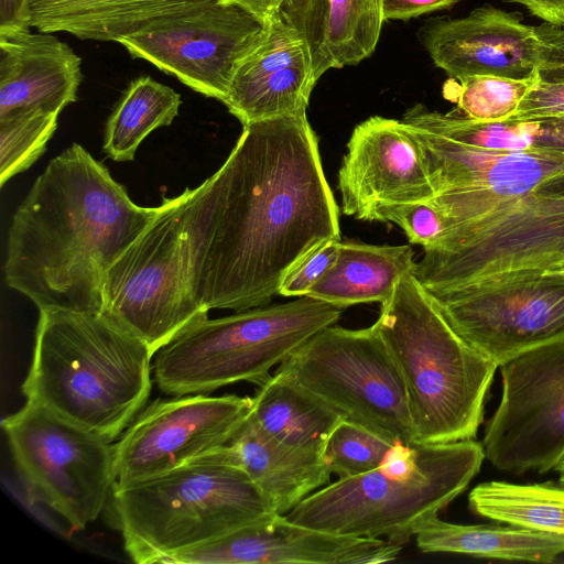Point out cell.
I'll use <instances>...</instances> for the list:
<instances>
[{"mask_svg":"<svg viewBox=\"0 0 564 564\" xmlns=\"http://www.w3.org/2000/svg\"><path fill=\"white\" fill-rule=\"evenodd\" d=\"M204 182L197 297L208 311L267 305L300 259L340 240L338 206L306 111L243 126Z\"/></svg>","mask_w":564,"mask_h":564,"instance_id":"1","label":"cell"},{"mask_svg":"<svg viewBox=\"0 0 564 564\" xmlns=\"http://www.w3.org/2000/svg\"><path fill=\"white\" fill-rule=\"evenodd\" d=\"M163 207L134 204L107 166L73 143L12 217L6 282L39 311L99 313L108 270Z\"/></svg>","mask_w":564,"mask_h":564,"instance_id":"2","label":"cell"},{"mask_svg":"<svg viewBox=\"0 0 564 564\" xmlns=\"http://www.w3.org/2000/svg\"><path fill=\"white\" fill-rule=\"evenodd\" d=\"M153 356L100 313L41 310L21 390L28 402L115 442L148 402Z\"/></svg>","mask_w":564,"mask_h":564,"instance_id":"3","label":"cell"},{"mask_svg":"<svg viewBox=\"0 0 564 564\" xmlns=\"http://www.w3.org/2000/svg\"><path fill=\"white\" fill-rule=\"evenodd\" d=\"M375 325L403 376L417 442L474 440L498 366L454 330L413 271Z\"/></svg>","mask_w":564,"mask_h":564,"instance_id":"4","label":"cell"},{"mask_svg":"<svg viewBox=\"0 0 564 564\" xmlns=\"http://www.w3.org/2000/svg\"><path fill=\"white\" fill-rule=\"evenodd\" d=\"M109 509L139 564L217 540L276 513L227 445L144 480L115 482Z\"/></svg>","mask_w":564,"mask_h":564,"instance_id":"5","label":"cell"},{"mask_svg":"<svg viewBox=\"0 0 564 564\" xmlns=\"http://www.w3.org/2000/svg\"><path fill=\"white\" fill-rule=\"evenodd\" d=\"M485 458L482 443L474 440L419 443L412 468L382 462L373 470L322 487L285 517L316 530L402 546L417 525L466 490Z\"/></svg>","mask_w":564,"mask_h":564,"instance_id":"6","label":"cell"},{"mask_svg":"<svg viewBox=\"0 0 564 564\" xmlns=\"http://www.w3.org/2000/svg\"><path fill=\"white\" fill-rule=\"evenodd\" d=\"M202 184L164 207L107 272L100 314L158 350L208 318L198 301L197 210Z\"/></svg>","mask_w":564,"mask_h":564,"instance_id":"7","label":"cell"},{"mask_svg":"<svg viewBox=\"0 0 564 564\" xmlns=\"http://www.w3.org/2000/svg\"><path fill=\"white\" fill-rule=\"evenodd\" d=\"M344 308L310 296L263 305L200 321L155 354L153 377L173 397L208 394L247 381L258 386L296 348L324 327L334 325Z\"/></svg>","mask_w":564,"mask_h":564,"instance_id":"8","label":"cell"},{"mask_svg":"<svg viewBox=\"0 0 564 564\" xmlns=\"http://www.w3.org/2000/svg\"><path fill=\"white\" fill-rule=\"evenodd\" d=\"M344 419L406 443H419L403 376L376 325H329L296 348L278 369Z\"/></svg>","mask_w":564,"mask_h":564,"instance_id":"9","label":"cell"},{"mask_svg":"<svg viewBox=\"0 0 564 564\" xmlns=\"http://www.w3.org/2000/svg\"><path fill=\"white\" fill-rule=\"evenodd\" d=\"M564 257V196L531 192L457 221L413 274L429 291L523 269L546 270Z\"/></svg>","mask_w":564,"mask_h":564,"instance_id":"10","label":"cell"},{"mask_svg":"<svg viewBox=\"0 0 564 564\" xmlns=\"http://www.w3.org/2000/svg\"><path fill=\"white\" fill-rule=\"evenodd\" d=\"M2 427L39 499L76 530L97 519L117 480L112 442L28 401Z\"/></svg>","mask_w":564,"mask_h":564,"instance_id":"11","label":"cell"},{"mask_svg":"<svg viewBox=\"0 0 564 564\" xmlns=\"http://www.w3.org/2000/svg\"><path fill=\"white\" fill-rule=\"evenodd\" d=\"M454 330L498 367L564 339V279L523 269L430 292Z\"/></svg>","mask_w":564,"mask_h":564,"instance_id":"12","label":"cell"},{"mask_svg":"<svg viewBox=\"0 0 564 564\" xmlns=\"http://www.w3.org/2000/svg\"><path fill=\"white\" fill-rule=\"evenodd\" d=\"M500 402L482 446L501 471L544 474L564 457V339L503 362Z\"/></svg>","mask_w":564,"mask_h":564,"instance_id":"13","label":"cell"},{"mask_svg":"<svg viewBox=\"0 0 564 564\" xmlns=\"http://www.w3.org/2000/svg\"><path fill=\"white\" fill-rule=\"evenodd\" d=\"M265 21L221 0H203L117 41L133 58L150 62L193 90L221 102L239 61Z\"/></svg>","mask_w":564,"mask_h":564,"instance_id":"14","label":"cell"},{"mask_svg":"<svg viewBox=\"0 0 564 564\" xmlns=\"http://www.w3.org/2000/svg\"><path fill=\"white\" fill-rule=\"evenodd\" d=\"M251 409V397L235 394L154 400L113 444L116 484L144 480L227 445Z\"/></svg>","mask_w":564,"mask_h":564,"instance_id":"15","label":"cell"},{"mask_svg":"<svg viewBox=\"0 0 564 564\" xmlns=\"http://www.w3.org/2000/svg\"><path fill=\"white\" fill-rule=\"evenodd\" d=\"M409 126L436 192L430 202L449 226L534 192L564 171L561 151L538 147L523 151L486 150Z\"/></svg>","mask_w":564,"mask_h":564,"instance_id":"16","label":"cell"},{"mask_svg":"<svg viewBox=\"0 0 564 564\" xmlns=\"http://www.w3.org/2000/svg\"><path fill=\"white\" fill-rule=\"evenodd\" d=\"M338 187L343 213L359 220L381 204L430 202L436 195L410 126L380 116L354 129Z\"/></svg>","mask_w":564,"mask_h":564,"instance_id":"17","label":"cell"},{"mask_svg":"<svg viewBox=\"0 0 564 564\" xmlns=\"http://www.w3.org/2000/svg\"><path fill=\"white\" fill-rule=\"evenodd\" d=\"M401 545L383 539L334 534L273 513L217 540L180 552L170 564H380Z\"/></svg>","mask_w":564,"mask_h":564,"instance_id":"18","label":"cell"},{"mask_svg":"<svg viewBox=\"0 0 564 564\" xmlns=\"http://www.w3.org/2000/svg\"><path fill=\"white\" fill-rule=\"evenodd\" d=\"M424 44L434 64L453 79L539 76L542 41L538 29L491 6L434 23L425 32Z\"/></svg>","mask_w":564,"mask_h":564,"instance_id":"19","label":"cell"},{"mask_svg":"<svg viewBox=\"0 0 564 564\" xmlns=\"http://www.w3.org/2000/svg\"><path fill=\"white\" fill-rule=\"evenodd\" d=\"M316 82L305 41L276 11L239 61L223 104L246 126L306 111Z\"/></svg>","mask_w":564,"mask_h":564,"instance_id":"20","label":"cell"},{"mask_svg":"<svg viewBox=\"0 0 564 564\" xmlns=\"http://www.w3.org/2000/svg\"><path fill=\"white\" fill-rule=\"evenodd\" d=\"M80 64L53 33L0 32V116L31 108L59 113L77 100Z\"/></svg>","mask_w":564,"mask_h":564,"instance_id":"21","label":"cell"},{"mask_svg":"<svg viewBox=\"0 0 564 564\" xmlns=\"http://www.w3.org/2000/svg\"><path fill=\"white\" fill-rule=\"evenodd\" d=\"M278 12L305 41L317 80L371 55L384 21L382 0H285Z\"/></svg>","mask_w":564,"mask_h":564,"instance_id":"22","label":"cell"},{"mask_svg":"<svg viewBox=\"0 0 564 564\" xmlns=\"http://www.w3.org/2000/svg\"><path fill=\"white\" fill-rule=\"evenodd\" d=\"M232 458L279 514L329 482L322 454L286 445L268 434L249 414L227 444Z\"/></svg>","mask_w":564,"mask_h":564,"instance_id":"23","label":"cell"},{"mask_svg":"<svg viewBox=\"0 0 564 564\" xmlns=\"http://www.w3.org/2000/svg\"><path fill=\"white\" fill-rule=\"evenodd\" d=\"M203 0H29L39 32H66L80 40L115 41L164 15Z\"/></svg>","mask_w":564,"mask_h":564,"instance_id":"24","label":"cell"},{"mask_svg":"<svg viewBox=\"0 0 564 564\" xmlns=\"http://www.w3.org/2000/svg\"><path fill=\"white\" fill-rule=\"evenodd\" d=\"M414 263L410 245L373 246L340 241L334 264L306 296L341 308L361 303H383L400 279L413 271Z\"/></svg>","mask_w":564,"mask_h":564,"instance_id":"25","label":"cell"},{"mask_svg":"<svg viewBox=\"0 0 564 564\" xmlns=\"http://www.w3.org/2000/svg\"><path fill=\"white\" fill-rule=\"evenodd\" d=\"M250 415L278 441L322 455L332 432L344 420L333 406L279 370L259 386Z\"/></svg>","mask_w":564,"mask_h":564,"instance_id":"26","label":"cell"},{"mask_svg":"<svg viewBox=\"0 0 564 564\" xmlns=\"http://www.w3.org/2000/svg\"><path fill=\"white\" fill-rule=\"evenodd\" d=\"M415 542L424 553H459L475 557L540 563L564 553V538L527 528L497 524L465 525L434 516L416 527Z\"/></svg>","mask_w":564,"mask_h":564,"instance_id":"27","label":"cell"},{"mask_svg":"<svg viewBox=\"0 0 564 564\" xmlns=\"http://www.w3.org/2000/svg\"><path fill=\"white\" fill-rule=\"evenodd\" d=\"M468 507L475 514L498 523L564 538V485L558 481L482 482L470 490Z\"/></svg>","mask_w":564,"mask_h":564,"instance_id":"28","label":"cell"},{"mask_svg":"<svg viewBox=\"0 0 564 564\" xmlns=\"http://www.w3.org/2000/svg\"><path fill=\"white\" fill-rule=\"evenodd\" d=\"M181 96L149 76L133 79L109 116L102 149L116 162L134 159L153 130L170 126L178 113Z\"/></svg>","mask_w":564,"mask_h":564,"instance_id":"29","label":"cell"},{"mask_svg":"<svg viewBox=\"0 0 564 564\" xmlns=\"http://www.w3.org/2000/svg\"><path fill=\"white\" fill-rule=\"evenodd\" d=\"M402 121L462 144L495 151L529 150L541 131L540 121H478L456 112L431 111L422 105L409 109Z\"/></svg>","mask_w":564,"mask_h":564,"instance_id":"30","label":"cell"},{"mask_svg":"<svg viewBox=\"0 0 564 564\" xmlns=\"http://www.w3.org/2000/svg\"><path fill=\"white\" fill-rule=\"evenodd\" d=\"M539 80L514 79L494 75L451 78L444 85V97L456 104L466 117L478 121L510 119L520 102Z\"/></svg>","mask_w":564,"mask_h":564,"instance_id":"31","label":"cell"},{"mask_svg":"<svg viewBox=\"0 0 564 564\" xmlns=\"http://www.w3.org/2000/svg\"><path fill=\"white\" fill-rule=\"evenodd\" d=\"M59 113L40 108L0 116V185L28 170L45 151Z\"/></svg>","mask_w":564,"mask_h":564,"instance_id":"32","label":"cell"},{"mask_svg":"<svg viewBox=\"0 0 564 564\" xmlns=\"http://www.w3.org/2000/svg\"><path fill=\"white\" fill-rule=\"evenodd\" d=\"M397 442L389 434L344 419L332 432L323 457L332 474L352 477L379 467Z\"/></svg>","mask_w":564,"mask_h":564,"instance_id":"33","label":"cell"},{"mask_svg":"<svg viewBox=\"0 0 564 564\" xmlns=\"http://www.w3.org/2000/svg\"><path fill=\"white\" fill-rule=\"evenodd\" d=\"M365 220L395 224L411 243L424 250L435 249L448 229L446 217L431 202L381 204L371 209Z\"/></svg>","mask_w":564,"mask_h":564,"instance_id":"34","label":"cell"},{"mask_svg":"<svg viewBox=\"0 0 564 564\" xmlns=\"http://www.w3.org/2000/svg\"><path fill=\"white\" fill-rule=\"evenodd\" d=\"M339 245V239H330L307 252L285 274L279 295L306 296L334 264Z\"/></svg>","mask_w":564,"mask_h":564,"instance_id":"35","label":"cell"},{"mask_svg":"<svg viewBox=\"0 0 564 564\" xmlns=\"http://www.w3.org/2000/svg\"><path fill=\"white\" fill-rule=\"evenodd\" d=\"M564 118V82L538 80L519 105L513 120Z\"/></svg>","mask_w":564,"mask_h":564,"instance_id":"36","label":"cell"},{"mask_svg":"<svg viewBox=\"0 0 564 564\" xmlns=\"http://www.w3.org/2000/svg\"><path fill=\"white\" fill-rule=\"evenodd\" d=\"M536 29L542 41L539 79L564 82V28L546 23Z\"/></svg>","mask_w":564,"mask_h":564,"instance_id":"37","label":"cell"},{"mask_svg":"<svg viewBox=\"0 0 564 564\" xmlns=\"http://www.w3.org/2000/svg\"><path fill=\"white\" fill-rule=\"evenodd\" d=\"M458 0H382L384 20H408L432 11L449 8Z\"/></svg>","mask_w":564,"mask_h":564,"instance_id":"38","label":"cell"},{"mask_svg":"<svg viewBox=\"0 0 564 564\" xmlns=\"http://www.w3.org/2000/svg\"><path fill=\"white\" fill-rule=\"evenodd\" d=\"M30 26L29 0H0V32Z\"/></svg>","mask_w":564,"mask_h":564,"instance_id":"39","label":"cell"},{"mask_svg":"<svg viewBox=\"0 0 564 564\" xmlns=\"http://www.w3.org/2000/svg\"><path fill=\"white\" fill-rule=\"evenodd\" d=\"M539 121L541 131L534 147L564 152V118Z\"/></svg>","mask_w":564,"mask_h":564,"instance_id":"40","label":"cell"},{"mask_svg":"<svg viewBox=\"0 0 564 564\" xmlns=\"http://www.w3.org/2000/svg\"><path fill=\"white\" fill-rule=\"evenodd\" d=\"M525 6L532 14L549 24L562 26L564 23V0H517Z\"/></svg>","mask_w":564,"mask_h":564,"instance_id":"41","label":"cell"},{"mask_svg":"<svg viewBox=\"0 0 564 564\" xmlns=\"http://www.w3.org/2000/svg\"><path fill=\"white\" fill-rule=\"evenodd\" d=\"M228 3L238 4L267 21L274 14L285 0H221Z\"/></svg>","mask_w":564,"mask_h":564,"instance_id":"42","label":"cell"},{"mask_svg":"<svg viewBox=\"0 0 564 564\" xmlns=\"http://www.w3.org/2000/svg\"><path fill=\"white\" fill-rule=\"evenodd\" d=\"M536 192L564 196V171L542 183Z\"/></svg>","mask_w":564,"mask_h":564,"instance_id":"43","label":"cell"},{"mask_svg":"<svg viewBox=\"0 0 564 564\" xmlns=\"http://www.w3.org/2000/svg\"><path fill=\"white\" fill-rule=\"evenodd\" d=\"M547 273L558 275L564 279V257L558 261L552 263L546 270Z\"/></svg>","mask_w":564,"mask_h":564,"instance_id":"44","label":"cell"},{"mask_svg":"<svg viewBox=\"0 0 564 564\" xmlns=\"http://www.w3.org/2000/svg\"><path fill=\"white\" fill-rule=\"evenodd\" d=\"M555 470L558 474V482L564 485V457L557 464V466L555 467Z\"/></svg>","mask_w":564,"mask_h":564,"instance_id":"45","label":"cell"},{"mask_svg":"<svg viewBox=\"0 0 564 564\" xmlns=\"http://www.w3.org/2000/svg\"><path fill=\"white\" fill-rule=\"evenodd\" d=\"M562 26L564 28V23H563V25H562Z\"/></svg>","mask_w":564,"mask_h":564,"instance_id":"46","label":"cell"}]
</instances>
